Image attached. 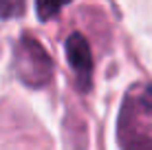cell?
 <instances>
[{"label": "cell", "instance_id": "1", "mask_svg": "<svg viewBox=\"0 0 152 150\" xmlns=\"http://www.w3.org/2000/svg\"><path fill=\"white\" fill-rule=\"evenodd\" d=\"M121 150H152V84L141 82L126 93L119 113Z\"/></svg>", "mask_w": 152, "mask_h": 150}, {"label": "cell", "instance_id": "2", "mask_svg": "<svg viewBox=\"0 0 152 150\" xmlns=\"http://www.w3.org/2000/svg\"><path fill=\"white\" fill-rule=\"evenodd\" d=\"M13 71L29 86H42L51 80L53 62L33 35L24 33L13 51Z\"/></svg>", "mask_w": 152, "mask_h": 150}, {"label": "cell", "instance_id": "3", "mask_svg": "<svg viewBox=\"0 0 152 150\" xmlns=\"http://www.w3.org/2000/svg\"><path fill=\"white\" fill-rule=\"evenodd\" d=\"M66 58H69L71 69L75 71L77 84L82 91H88L91 86V75H93V55L91 46L82 33H71L66 40Z\"/></svg>", "mask_w": 152, "mask_h": 150}, {"label": "cell", "instance_id": "4", "mask_svg": "<svg viewBox=\"0 0 152 150\" xmlns=\"http://www.w3.org/2000/svg\"><path fill=\"white\" fill-rule=\"evenodd\" d=\"M71 0H35V11L40 20H51L53 15L60 13L62 7H66Z\"/></svg>", "mask_w": 152, "mask_h": 150}, {"label": "cell", "instance_id": "5", "mask_svg": "<svg viewBox=\"0 0 152 150\" xmlns=\"http://www.w3.org/2000/svg\"><path fill=\"white\" fill-rule=\"evenodd\" d=\"M24 11V0H0V18H18Z\"/></svg>", "mask_w": 152, "mask_h": 150}]
</instances>
